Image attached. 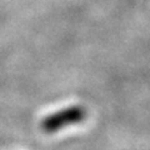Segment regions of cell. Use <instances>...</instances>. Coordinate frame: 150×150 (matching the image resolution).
<instances>
[{
	"mask_svg": "<svg viewBox=\"0 0 150 150\" xmlns=\"http://www.w3.org/2000/svg\"><path fill=\"white\" fill-rule=\"evenodd\" d=\"M86 116V111L81 106H70L64 110L48 115L41 121V128L45 133H56L68 125L78 124Z\"/></svg>",
	"mask_w": 150,
	"mask_h": 150,
	"instance_id": "6da1fadb",
	"label": "cell"
}]
</instances>
